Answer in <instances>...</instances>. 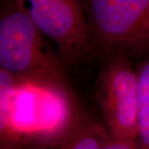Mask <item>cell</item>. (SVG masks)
Wrapping results in <instances>:
<instances>
[{"label": "cell", "instance_id": "obj_4", "mask_svg": "<svg viewBox=\"0 0 149 149\" xmlns=\"http://www.w3.org/2000/svg\"><path fill=\"white\" fill-rule=\"evenodd\" d=\"M29 15L43 36L55 44L62 65L85 61L93 52L91 30L82 1L30 0Z\"/></svg>", "mask_w": 149, "mask_h": 149}, {"label": "cell", "instance_id": "obj_9", "mask_svg": "<svg viewBox=\"0 0 149 149\" xmlns=\"http://www.w3.org/2000/svg\"><path fill=\"white\" fill-rule=\"evenodd\" d=\"M103 149H140L137 142H131L112 138L108 134Z\"/></svg>", "mask_w": 149, "mask_h": 149}, {"label": "cell", "instance_id": "obj_1", "mask_svg": "<svg viewBox=\"0 0 149 149\" xmlns=\"http://www.w3.org/2000/svg\"><path fill=\"white\" fill-rule=\"evenodd\" d=\"M43 37L23 1L0 2V69L20 81L65 88L63 65Z\"/></svg>", "mask_w": 149, "mask_h": 149}, {"label": "cell", "instance_id": "obj_3", "mask_svg": "<svg viewBox=\"0 0 149 149\" xmlns=\"http://www.w3.org/2000/svg\"><path fill=\"white\" fill-rule=\"evenodd\" d=\"M13 125L27 149H42L61 139L79 120L66 88L20 81L13 104Z\"/></svg>", "mask_w": 149, "mask_h": 149}, {"label": "cell", "instance_id": "obj_8", "mask_svg": "<svg viewBox=\"0 0 149 149\" xmlns=\"http://www.w3.org/2000/svg\"><path fill=\"white\" fill-rule=\"evenodd\" d=\"M138 137L140 149H149V59L144 61L138 70Z\"/></svg>", "mask_w": 149, "mask_h": 149}, {"label": "cell", "instance_id": "obj_5", "mask_svg": "<svg viewBox=\"0 0 149 149\" xmlns=\"http://www.w3.org/2000/svg\"><path fill=\"white\" fill-rule=\"evenodd\" d=\"M97 95L109 134L137 142L139 76L129 59L109 58L99 76Z\"/></svg>", "mask_w": 149, "mask_h": 149}, {"label": "cell", "instance_id": "obj_2", "mask_svg": "<svg viewBox=\"0 0 149 149\" xmlns=\"http://www.w3.org/2000/svg\"><path fill=\"white\" fill-rule=\"evenodd\" d=\"M93 51L109 58L149 55V0L82 1Z\"/></svg>", "mask_w": 149, "mask_h": 149}, {"label": "cell", "instance_id": "obj_7", "mask_svg": "<svg viewBox=\"0 0 149 149\" xmlns=\"http://www.w3.org/2000/svg\"><path fill=\"white\" fill-rule=\"evenodd\" d=\"M108 131L97 123L78 120L51 149H103Z\"/></svg>", "mask_w": 149, "mask_h": 149}, {"label": "cell", "instance_id": "obj_6", "mask_svg": "<svg viewBox=\"0 0 149 149\" xmlns=\"http://www.w3.org/2000/svg\"><path fill=\"white\" fill-rule=\"evenodd\" d=\"M20 80L0 69V149H27L13 125V104Z\"/></svg>", "mask_w": 149, "mask_h": 149}]
</instances>
